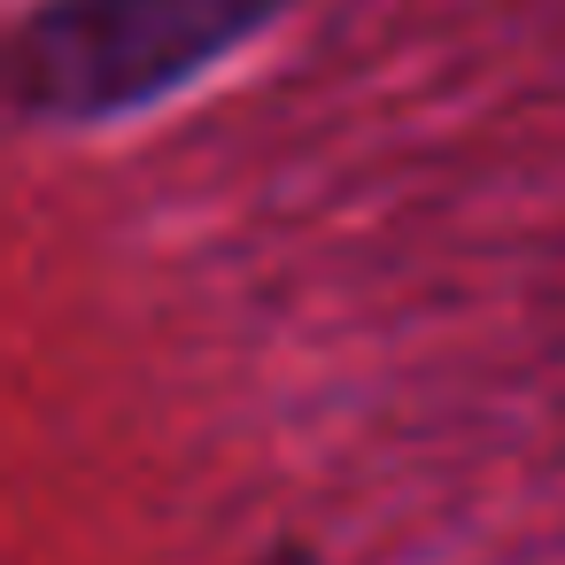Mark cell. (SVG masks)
I'll use <instances>...</instances> for the list:
<instances>
[{
    "mask_svg": "<svg viewBox=\"0 0 565 565\" xmlns=\"http://www.w3.org/2000/svg\"><path fill=\"white\" fill-rule=\"evenodd\" d=\"M287 0H47L17 32V109L32 125H102L225 63Z\"/></svg>",
    "mask_w": 565,
    "mask_h": 565,
    "instance_id": "cell-1",
    "label": "cell"
},
{
    "mask_svg": "<svg viewBox=\"0 0 565 565\" xmlns=\"http://www.w3.org/2000/svg\"><path fill=\"white\" fill-rule=\"evenodd\" d=\"M279 565H295V557H279Z\"/></svg>",
    "mask_w": 565,
    "mask_h": 565,
    "instance_id": "cell-2",
    "label": "cell"
}]
</instances>
